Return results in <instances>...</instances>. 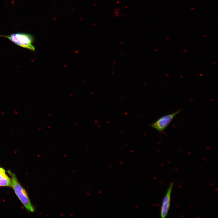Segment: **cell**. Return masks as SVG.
<instances>
[{
    "mask_svg": "<svg viewBox=\"0 0 218 218\" xmlns=\"http://www.w3.org/2000/svg\"><path fill=\"white\" fill-rule=\"evenodd\" d=\"M7 172L11 176V187L13 188L15 193L27 210L31 212H34V207L27 194L19 183L15 174L12 173L10 170H8Z\"/></svg>",
    "mask_w": 218,
    "mask_h": 218,
    "instance_id": "obj_1",
    "label": "cell"
},
{
    "mask_svg": "<svg viewBox=\"0 0 218 218\" xmlns=\"http://www.w3.org/2000/svg\"><path fill=\"white\" fill-rule=\"evenodd\" d=\"M0 37H4L21 47L32 51H35L33 43L34 38L31 34L22 32L12 33L8 35H0Z\"/></svg>",
    "mask_w": 218,
    "mask_h": 218,
    "instance_id": "obj_2",
    "label": "cell"
},
{
    "mask_svg": "<svg viewBox=\"0 0 218 218\" xmlns=\"http://www.w3.org/2000/svg\"><path fill=\"white\" fill-rule=\"evenodd\" d=\"M182 110L181 109H179L173 113L163 116L151 124L150 126L157 130L160 134L164 133L165 130L173 118Z\"/></svg>",
    "mask_w": 218,
    "mask_h": 218,
    "instance_id": "obj_3",
    "label": "cell"
},
{
    "mask_svg": "<svg viewBox=\"0 0 218 218\" xmlns=\"http://www.w3.org/2000/svg\"><path fill=\"white\" fill-rule=\"evenodd\" d=\"M173 186V183H171L162 200L160 210V216L161 218H165L168 213L170 207L171 194Z\"/></svg>",
    "mask_w": 218,
    "mask_h": 218,
    "instance_id": "obj_4",
    "label": "cell"
},
{
    "mask_svg": "<svg viewBox=\"0 0 218 218\" xmlns=\"http://www.w3.org/2000/svg\"><path fill=\"white\" fill-rule=\"evenodd\" d=\"M0 186L11 187V179L6 174L5 170L0 167Z\"/></svg>",
    "mask_w": 218,
    "mask_h": 218,
    "instance_id": "obj_5",
    "label": "cell"
}]
</instances>
